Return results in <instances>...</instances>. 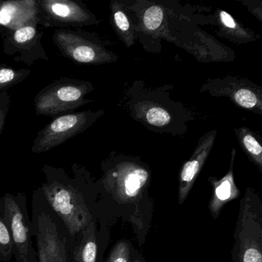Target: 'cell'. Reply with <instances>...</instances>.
Masks as SVG:
<instances>
[{"instance_id": "6da1fadb", "label": "cell", "mask_w": 262, "mask_h": 262, "mask_svg": "<svg viewBox=\"0 0 262 262\" xmlns=\"http://www.w3.org/2000/svg\"><path fill=\"white\" fill-rule=\"evenodd\" d=\"M71 170L70 174L63 168L44 165L45 181L40 188L52 209L67 227L73 245L76 236L96 220L86 171L78 164H73Z\"/></svg>"}, {"instance_id": "7a4b0ae2", "label": "cell", "mask_w": 262, "mask_h": 262, "mask_svg": "<svg viewBox=\"0 0 262 262\" xmlns=\"http://www.w3.org/2000/svg\"><path fill=\"white\" fill-rule=\"evenodd\" d=\"M31 223L38 262H72L73 242L68 230L49 205L40 187L32 194Z\"/></svg>"}, {"instance_id": "3957f363", "label": "cell", "mask_w": 262, "mask_h": 262, "mask_svg": "<svg viewBox=\"0 0 262 262\" xmlns=\"http://www.w3.org/2000/svg\"><path fill=\"white\" fill-rule=\"evenodd\" d=\"M130 90L128 110L133 119L149 130L172 135L183 134L188 129L185 123L191 119L182 105H176L170 99H160L157 91L142 93L137 82Z\"/></svg>"}, {"instance_id": "277c9868", "label": "cell", "mask_w": 262, "mask_h": 262, "mask_svg": "<svg viewBox=\"0 0 262 262\" xmlns=\"http://www.w3.org/2000/svg\"><path fill=\"white\" fill-rule=\"evenodd\" d=\"M94 90L89 81L62 78L42 89L34 99L37 116H53L73 111L93 102L85 96Z\"/></svg>"}, {"instance_id": "5b68a950", "label": "cell", "mask_w": 262, "mask_h": 262, "mask_svg": "<svg viewBox=\"0 0 262 262\" xmlns=\"http://www.w3.org/2000/svg\"><path fill=\"white\" fill-rule=\"evenodd\" d=\"M0 214L8 225L16 262H38L25 193H5L0 198Z\"/></svg>"}, {"instance_id": "8992f818", "label": "cell", "mask_w": 262, "mask_h": 262, "mask_svg": "<svg viewBox=\"0 0 262 262\" xmlns=\"http://www.w3.org/2000/svg\"><path fill=\"white\" fill-rule=\"evenodd\" d=\"M53 40L63 57L82 65L116 62L117 56L107 50L94 33L79 29H57Z\"/></svg>"}, {"instance_id": "52a82bcc", "label": "cell", "mask_w": 262, "mask_h": 262, "mask_svg": "<svg viewBox=\"0 0 262 262\" xmlns=\"http://www.w3.org/2000/svg\"><path fill=\"white\" fill-rule=\"evenodd\" d=\"M104 113L101 110H88L56 118L38 133L32 145V152L40 154L65 143L94 125Z\"/></svg>"}, {"instance_id": "ba28073f", "label": "cell", "mask_w": 262, "mask_h": 262, "mask_svg": "<svg viewBox=\"0 0 262 262\" xmlns=\"http://www.w3.org/2000/svg\"><path fill=\"white\" fill-rule=\"evenodd\" d=\"M201 92L214 97L227 98L237 106L262 115V88L249 79L231 76L208 79Z\"/></svg>"}, {"instance_id": "9c48e42d", "label": "cell", "mask_w": 262, "mask_h": 262, "mask_svg": "<svg viewBox=\"0 0 262 262\" xmlns=\"http://www.w3.org/2000/svg\"><path fill=\"white\" fill-rule=\"evenodd\" d=\"M40 25L46 28L72 29L98 25L101 22L82 2L75 0H36Z\"/></svg>"}, {"instance_id": "30bf717a", "label": "cell", "mask_w": 262, "mask_h": 262, "mask_svg": "<svg viewBox=\"0 0 262 262\" xmlns=\"http://www.w3.org/2000/svg\"><path fill=\"white\" fill-rule=\"evenodd\" d=\"M39 25L40 18H38L17 30L9 31L4 39V53L14 56L16 62L28 66L41 59L48 60L41 42L43 33L38 27Z\"/></svg>"}, {"instance_id": "8fae6325", "label": "cell", "mask_w": 262, "mask_h": 262, "mask_svg": "<svg viewBox=\"0 0 262 262\" xmlns=\"http://www.w3.org/2000/svg\"><path fill=\"white\" fill-rule=\"evenodd\" d=\"M149 176L148 170L138 162L122 161L106 171L105 182L112 185L116 199L128 202L139 195Z\"/></svg>"}, {"instance_id": "7c38bea8", "label": "cell", "mask_w": 262, "mask_h": 262, "mask_svg": "<svg viewBox=\"0 0 262 262\" xmlns=\"http://www.w3.org/2000/svg\"><path fill=\"white\" fill-rule=\"evenodd\" d=\"M217 134V131L214 129L205 133L199 139L192 156L182 166L179 176V203L185 202L192 188L212 150Z\"/></svg>"}, {"instance_id": "4fadbf2b", "label": "cell", "mask_w": 262, "mask_h": 262, "mask_svg": "<svg viewBox=\"0 0 262 262\" xmlns=\"http://www.w3.org/2000/svg\"><path fill=\"white\" fill-rule=\"evenodd\" d=\"M40 18L36 0H0V27L17 30Z\"/></svg>"}, {"instance_id": "5bb4252c", "label": "cell", "mask_w": 262, "mask_h": 262, "mask_svg": "<svg viewBox=\"0 0 262 262\" xmlns=\"http://www.w3.org/2000/svg\"><path fill=\"white\" fill-rule=\"evenodd\" d=\"M235 154V149L233 148L231 150L229 170L223 178H222L220 180H216L214 178L210 179L211 183L212 184L213 194L210 201L209 208L214 219L217 217L221 209L225 204L237 199L240 194L238 188L234 183V172H233Z\"/></svg>"}, {"instance_id": "9a60e30c", "label": "cell", "mask_w": 262, "mask_h": 262, "mask_svg": "<svg viewBox=\"0 0 262 262\" xmlns=\"http://www.w3.org/2000/svg\"><path fill=\"white\" fill-rule=\"evenodd\" d=\"M213 17L219 27L217 35L233 43H249L259 38V35L244 27L226 11L217 9Z\"/></svg>"}, {"instance_id": "2e32d148", "label": "cell", "mask_w": 262, "mask_h": 262, "mask_svg": "<svg viewBox=\"0 0 262 262\" xmlns=\"http://www.w3.org/2000/svg\"><path fill=\"white\" fill-rule=\"evenodd\" d=\"M99 242L96 221L82 230L74 239L72 262H98Z\"/></svg>"}, {"instance_id": "e0dca14e", "label": "cell", "mask_w": 262, "mask_h": 262, "mask_svg": "<svg viewBox=\"0 0 262 262\" xmlns=\"http://www.w3.org/2000/svg\"><path fill=\"white\" fill-rule=\"evenodd\" d=\"M111 24L113 30L128 48L135 44V30L133 23L125 13L122 2L113 0L110 4Z\"/></svg>"}, {"instance_id": "ac0fdd59", "label": "cell", "mask_w": 262, "mask_h": 262, "mask_svg": "<svg viewBox=\"0 0 262 262\" xmlns=\"http://www.w3.org/2000/svg\"><path fill=\"white\" fill-rule=\"evenodd\" d=\"M234 133L242 150L261 171L262 146L256 135L245 126L234 128Z\"/></svg>"}, {"instance_id": "d6986e66", "label": "cell", "mask_w": 262, "mask_h": 262, "mask_svg": "<svg viewBox=\"0 0 262 262\" xmlns=\"http://www.w3.org/2000/svg\"><path fill=\"white\" fill-rule=\"evenodd\" d=\"M30 73L31 71L27 69L16 70L6 65L0 66V93L16 86L25 80Z\"/></svg>"}, {"instance_id": "ffe728a7", "label": "cell", "mask_w": 262, "mask_h": 262, "mask_svg": "<svg viewBox=\"0 0 262 262\" xmlns=\"http://www.w3.org/2000/svg\"><path fill=\"white\" fill-rule=\"evenodd\" d=\"M13 245L8 225L0 214V261L9 262L13 258Z\"/></svg>"}, {"instance_id": "44dd1931", "label": "cell", "mask_w": 262, "mask_h": 262, "mask_svg": "<svg viewBox=\"0 0 262 262\" xmlns=\"http://www.w3.org/2000/svg\"><path fill=\"white\" fill-rule=\"evenodd\" d=\"M129 254L128 244L125 242H119L110 253L107 262H128Z\"/></svg>"}, {"instance_id": "7402d4cb", "label": "cell", "mask_w": 262, "mask_h": 262, "mask_svg": "<svg viewBox=\"0 0 262 262\" xmlns=\"http://www.w3.org/2000/svg\"><path fill=\"white\" fill-rule=\"evenodd\" d=\"M11 97L8 91L0 93V136L4 129L10 111Z\"/></svg>"}, {"instance_id": "603a6c76", "label": "cell", "mask_w": 262, "mask_h": 262, "mask_svg": "<svg viewBox=\"0 0 262 262\" xmlns=\"http://www.w3.org/2000/svg\"><path fill=\"white\" fill-rule=\"evenodd\" d=\"M242 4L247 7L248 11L254 17L257 18L260 22H262V7L260 1H242Z\"/></svg>"}, {"instance_id": "cb8c5ba5", "label": "cell", "mask_w": 262, "mask_h": 262, "mask_svg": "<svg viewBox=\"0 0 262 262\" xmlns=\"http://www.w3.org/2000/svg\"><path fill=\"white\" fill-rule=\"evenodd\" d=\"M136 262H142V261H140V260H136Z\"/></svg>"}]
</instances>
